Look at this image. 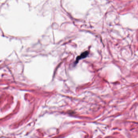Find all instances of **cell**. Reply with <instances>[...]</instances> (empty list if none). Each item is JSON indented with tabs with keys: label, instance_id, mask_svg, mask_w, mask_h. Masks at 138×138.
Instances as JSON below:
<instances>
[{
	"label": "cell",
	"instance_id": "1",
	"mask_svg": "<svg viewBox=\"0 0 138 138\" xmlns=\"http://www.w3.org/2000/svg\"><path fill=\"white\" fill-rule=\"evenodd\" d=\"M89 52L86 51V52H84L83 53H82L81 54V55L80 56H79L77 58L76 60V62H75V63L76 64L77 63L79 62V60H80L81 59H82L83 58H86V57L88 56V55Z\"/></svg>",
	"mask_w": 138,
	"mask_h": 138
}]
</instances>
